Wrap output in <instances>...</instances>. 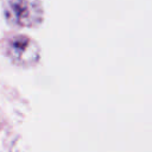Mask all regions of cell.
I'll use <instances>...</instances> for the list:
<instances>
[{
	"label": "cell",
	"mask_w": 152,
	"mask_h": 152,
	"mask_svg": "<svg viewBox=\"0 0 152 152\" xmlns=\"http://www.w3.org/2000/svg\"><path fill=\"white\" fill-rule=\"evenodd\" d=\"M6 55L17 65L30 66L39 58V49L33 40L25 36H14L5 44Z\"/></svg>",
	"instance_id": "cell-1"
},
{
	"label": "cell",
	"mask_w": 152,
	"mask_h": 152,
	"mask_svg": "<svg viewBox=\"0 0 152 152\" xmlns=\"http://www.w3.org/2000/svg\"><path fill=\"white\" fill-rule=\"evenodd\" d=\"M7 21L17 26H33L40 21V11L28 0H10L5 6Z\"/></svg>",
	"instance_id": "cell-2"
}]
</instances>
